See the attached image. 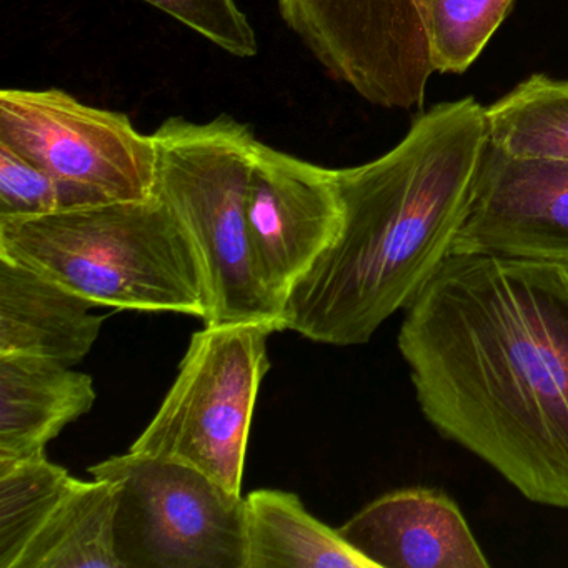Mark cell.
Masks as SVG:
<instances>
[{
	"instance_id": "cell-1",
	"label": "cell",
	"mask_w": 568,
	"mask_h": 568,
	"mask_svg": "<svg viewBox=\"0 0 568 568\" xmlns=\"http://www.w3.org/2000/svg\"><path fill=\"white\" fill-rule=\"evenodd\" d=\"M398 351L442 437L568 510V262L452 254L405 308Z\"/></svg>"
},
{
	"instance_id": "cell-2",
	"label": "cell",
	"mask_w": 568,
	"mask_h": 568,
	"mask_svg": "<svg viewBox=\"0 0 568 568\" xmlns=\"http://www.w3.org/2000/svg\"><path fill=\"white\" fill-rule=\"evenodd\" d=\"M487 144L485 108L442 102L394 149L335 169L342 227L288 291L282 321L321 344H367L452 255Z\"/></svg>"
},
{
	"instance_id": "cell-3",
	"label": "cell",
	"mask_w": 568,
	"mask_h": 568,
	"mask_svg": "<svg viewBox=\"0 0 568 568\" xmlns=\"http://www.w3.org/2000/svg\"><path fill=\"white\" fill-rule=\"evenodd\" d=\"M0 257L98 307L178 312L207 322L197 251L159 195L38 217L0 219Z\"/></svg>"
},
{
	"instance_id": "cell-4",
	"label": "cell",
	"mask_w": 568,
	"mask_h": 568,
	"mask_svg": "<svg viewBox=\"0 0 568 568\" xmlns=\"http://www.w3.org/2000/svg\"><path fill=\"white\" fill-rule=\"evenodd\" d=\"M155 191L197 251L209 324L267 322L285 331L282 308L258 281L247 227V192L258 139L222 114L209 122L171 118L152 134Z\"/></svg>"
},
{
	"instance_id": "cell-5",
	"label": "cell",
	"mask_w": 568,
	"mask_h": 568,
	"mask_svg": "<svg viewBox=\"0 0 568 568\" xmlns=\"http://www.w3.org/2000/svg\"><path fill=\"white\" fill-rule=\"evenodd\" d=\"M267 322L209 324L192 335L178 377L131 452L189 465L242 495L258 388L271 362Z\"/></svg>"
},
{
	"instance_id": "cell-6",
	"label": "cell",
	"mask_w": 568,
	"mask_h": 568,
	"mask_svg": "<svg viewBox=\"0 0 568 568\" xmlns=\"http://www.w3.org/2000/svg\"><path fill=\"white\" fill-rule=\"evenodd\" d=\"M89 474L118 487L122 568H247L245 498L209 475L131 450Z\"/></svg>"
},
{
	"instance_id": "cell-7",
	"label": "cell",
	"mask_w": 568,
	"mask_h": 568,
	"mask_svg": "<svg viewBox=\"0 0 568 568\" xmlns=\"http://www.w3.org/2000/svg\"><path fill=\"white\" fill-rule=\"evenodd\" d=\"M0 145L58 182L64 211L154 195L152 134L139 132L124 112L82 104L61 89L0 92Z\"/></svg>"
},
{
	"instance_id": "cell-8",
	"label": "cell",
	"mask_w": 568,
	"mask_h": 568,
	"mask_svg": "<svg viewBox=\"0 0 568 568\" xmlns=\"http://www.w3.org/2000/svg\"><path fill=\"white\" fill-rule=\"evenodd\" d=\"M331 78L384 109L422 108L434 74L415 0H277Z\"/></svg>"
},
{
	"instance_id": "cell-9",
	"label": "cell",
	"mask_w": 568,
	"mask_h": 568,
	"mask_svg": "<svg viewBox=\"0 0 568 568\" xmlns=\"http://www.w3.org/2000/svg\"><path fill=\"white\" fill-rule=\"evenodd\" d=\"M335 169L258 141L247 192V227L258 281L284 307L288 291L342 227Z\"/></svg>"
},
{
	"instance_id": "cell-10",
	"label": "cell",
	"mask_w": 568,
	"mask_h": 568,
	"mask_svg": "<svg viewBox=\"0 0 568 568\" xmlns=\"http://www.w3.org/2000/svg\"><path fill=\"white\" fill-rule=\"evenodd\" d=\"M452 254L568 262V161L485 144Z\"/></svg>"
},
{
	"instance_id": "cell-11",
	"label": "cell",
	"mask_w": 568,
	"mask_h": 568,
	"mask_svg": "<svg viewBox=\"0 0 568 568\" xmlns=\"http://www.w3.org/2000/svg\"><path fill=\"white\" fill-rule=\"evenodd\" d=\"M375 568H485L490 565L454 498L435 488L388 491L341 528Z\"/></svg>"
},
{
	"instance_id": "cell-12",
	"label": "cell",
	"mask_w": 568,
	"mask_h": 568,
	"mask_svg": "<svg viewBox=\"0 0 568 568\" xmlns=\"http://www.w3.org/2000/svg\"><path fill=\"white\" fill-rule=\"evenodd\" d=\"M94 307L51 278L0 257V355L79 364L105 321L92 314Z\"/></svg>"
},
{
	"instance_id": "cell-13",
	"label": "cell",
	"mask_w": 568,
	"mask_h": 568,
	"mask_svg": "<svg viewBox=\"0 0 568 568\" xmlns=\"http://www.w3.org/2000/svg\"><path fill=\"white\" fill-rule=\"evenodd\" d=\"M94 381L44 358L0 355V464L45 455L49 442L94 407Z\"/></svg>"
},
{
	"instance_id": "cell-14",
	"label": "cell",
	"mask_w": 568,
	"mask_h": 568,
	"mask_svg": "<svg viewBox=\"0 0 568 568\" xmlns=\"http://www.w3.org/2000/svg\"><path fill=\"white\" fill-rule=\"evenodd\" d=\"M245 527L247 568H375L338 528L308 514L292 491H251Z\"/></svg>"
},
{
	"instance_id": "cell-15",
	"label": "cell",
	"mask_w": 568,
	"mask_h": 568,
	"mask_svg": "<svg viewBox=\"0 0 568 568\" xmlns=\"http://www.w3.org/2000/svg\"><path fill=\"white\" fill-rule=\"evenodd\" d=\"M118 505L114 481L75 480L18 568H122L115 548Z\"/></svg>"
},
{
	"instance_id": "cell-16",
	"label": "cell",
	"mask_w": 568,
	"mask_h": 568,
	"mask_svg": "<svg viewBox=\"0 0 568 568\" xmlns=\"http://www.w3.org/2000/svg\"><path fill=\"white\" fill-rule=\"evenodd\" d=\"M487 139L518 158L568 161V79L534 74L485 108Z\"/></svg>"
},
{
	"instance_id": "cell-17",
	"label": "cell",
	"mask_w": 568,
	"mask_h": 568,
	"mask_svg": "<svg viewBox=\"0 0 568 568\" xmlns=\"http://www.w3.org/2000/svg\"><path fill=\"white\" fill-rule=\"evenodd\" d=\"M75 480L45 455L0 464V568H18Z\"/></svg>"
},
{
	"instance_id": "cell-18",
	"label": "cell",
	"mask_w": 568,
	"mask_h": 568,
	"mask_svg": "<svg viewBox=\"0 0 568 568\" xmlns=\"http://www.w3.org/2000/svg\"><path fill=\"white\" fill-rule=\"evenodd\" d=\"M511 4L514 0H415L434 71H467L500 28Z\"/></svg>"
},
{
	"instance_id": "cell-19",
	"label": "cell",
	"mask_w": 568,
	"mask_h": 568,
	"mask_svg": "<svg viewBox=\"0 0 568 568\" xmlns=\"http://www.w3.org/2000/svg\"><path fill=\"white\" fill-rule=\"evenodd\" d=\"M234 58L257 55L258 42L237 0H142Z\"/></svg>"
},
{
	"instance_id": "cell-20",
	"label": "cell",
	"mask_w": 568,
	"mask_h": 568,
	"mask_svg": "<svg viewBox=\"0 0 568 568\" xmlns=\"http://www.w3.org/2000/svg\"><path fill=\"white\" fill-rule=\"evenodd\" d=\"M59 211H64V197L58 182L34 162L0 145V219Z\"/></svg>"
}]
</instances>
